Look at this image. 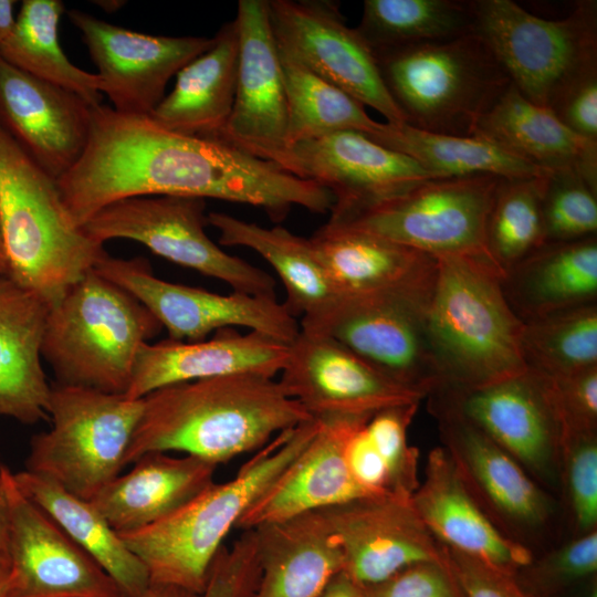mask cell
<instances>
[{
  "instance_id": "obj_1",
  "label": "cell",
  "mask_w": 597,
  "mask_h": 597,
  "mask_svg": "<svg viewBox=\"0 0 597 597\" xmlns=\"http://www.w3.org/2000/svg\"><path fill=\"white\" fill-rule=\"evenodd\" d=\"M56 181L80 227L113 202L143 196L240 202L263 209L273 221L283 220L295 206L324 213L333 205L328 190L274 163L103 104L92 109L82 155Z\"/></svg>"
},
{
  "instance_id": "obj_2",
  "label": "cell",
  "mask_w": 597,
  "mask_h": 597,
  "mask_svg": "<svg viewBox=\"0 0 597 597\" xmlns=\"http://www.w3.org/2000/svg\"><path fill=\"white\" fill-rule=\"evenodd\" d=\"M310 420L271 377L238 374L174 384L143 398L124 464L176 451L218 465Z\"/></svg>"
},
{
  "instance_id": "obj_3",
  "label": "cell",
  "mask_w": 597,
  "mask_h": 597,
  "mask_svg": "<svg viewBox=\"0 0 597 597\" xmlns=\"http://www.w3.org/2000/svg\"><path fill=\"white\" fill-rule=\"evenodd\" d=\"M436 259L426 321L441 388L469 391L524 373L523 323L504 297V273L483 258Z\"/></svg>"
},
{
  "instance_id": "obj_4",
  "label": "cell",
  "mask_w": 597,
  "mask_h": 597,
  "mask_svg": "<svg viewBox=\"0 0 597 597\" xmlns=\"http://www.w3.org/2000/svg\"><path fill=\"white\" fill-rule=\"evenodd\" d=\"M320 420L306 421L273 438L235 475L212 483L169 516L122 533L126 546L146 566L150 584L200 594L223 541L241 517L314 437Z\"/></svg>"
},
{
  "instance_id": "obj_5",
  "label": "cell",
  "mask_w": 597,
  "mask_h": 597,
  "mask_svg": "<svg viewBox=\"0 0 597 597\" xmlns=\"http://www.w3.org/2000/svg\"><path fill=\"white\" fill-rule=\"evenodd\" d=\"M0 227L8 274L49 307L107 254L74 222L56 179L1 124Z\"/></svg>"
},
{
  "instance_id": "obj_6",
  "label": "cell",
  "mask_w": 597,
  "mask_h": 597,
  "mask_svg": "<svg viewBox=\"0 0 597 597\" xmlns=\"http://www.w3.org/2000/svg\"><path fill=\"white\" fill-rule=\"evenodd\" d=\"M161 329L143 303L93 269L49 307L41 356L56 384L125 395L140 347Z\"/></svg>"
},
{
  "instance_id": "obj_7",
  "label": "cell",
  "mask_w": 597,
  "mask_h": 597,
  "mask_svg": "<svg viewBox=\"0 0 597 597\" xmlns=\"http://www.w3.org/2000/svg\"><path fill=\"white\" fill-rule=\"evenodd\" d=\"M373 54L405 124L426 132L471 136L511 83L474 31Z\"/></svg>"
},
{
  "instance_id": "obj_8",
  "label": "cell",
  "mask_w": 597,
  "mask_h": 597,
  "mask_svg": "<svg viewBox=\"0 0 597 597\" xmlns=\"http://www.w3.org/2000/svg\"><path fill=\"white\" fill-rule=\"evenodd\" d=\"M473 31L528 101L552 109L597 72V2L577 1L562 19H545L512 0H472Z\"/></svg>"
},
{
  "instance_id": "obj_9",
  "label": "cell",
  "mask_w": 597,
  "mask_h": 597,
  "mask_svg": "<svg viewBox=\"0 0 597 597\" xmlns=\"http://www.w3.org/2000/svg\"><path fill=\"white\" fill-rule=\"evenodd\" d=\"M143 398L54 383L50 430L34 434L25 469L91 501L121 474Z\"/></svg>"
},
{
  "instance_id": "obj_10",
  "label": "cell",
  "mask_w": 597,
  "mask_h": 597,
  "mask_svg": "<svg viewBox=\"0 0 597 597\" xmlns=\"http://www.w3.org/2000/svg\"><path fill=\"white\" fill-rule=\"evenodd\" d=\"M206 199L185 196H143L113 202L82 226L104 244L128 239L166 260L220 280L233 292L275 297L273 277L245 260L230 255L206 233Z\"/></svg>"
},
{
  "instance_id": "obj_11",
  "label": "cell",
  "mask_w": 597,
  "mask_h": 597,
  "mask_svg": "<svg viewBox=\"0 0 597 597\" xmlns=\"http://www.w3.org/2000/svg\"><path fill=\"white\" fill-rule=\"evenodd\" d=\"M502 179L494 175L429 178L339 224L434 258L468 255L494 262L485 247V229Z\"/></svg>"
},
{
  "instance_id": "obj_12",
  "label": "cell",
  "mask_w": 597,
  "mask_h": 597,
  "mask_svg": "<svg viewBox=\"0 0 597 597\" xmlns=\"http://www.w3.org/2000/svg\"><path fill=\"white\" fill-rule=\"evenodd\" d=\"M427 308L387 296L342 294L298 323L301 331L338 342L390 379L428 397L442 381Z\"/></svg>"
},
{
  "instance_id": "obj_13",
  "label": "cell",
  "mask_w": 597,
  "mask_h": 597,
  "mask_svg": "<svg viewBox=\"0 0 597 597\" xmlns=\"http://www.w3.org/2000/svg\"><path fill=\"white\" fill-rule=\"evenodd\" d=\"M428 397L442 447L470 494L505 535L528 546L527 537L548 530L555 519L553 496L467 419L447 390Z\"/></svg>"
},
{
  "instance_id": "obj_14",
  "label": "cell",
  "mask_w": 597,
  "mask_h": 597,
  "mask_svg": "<svg viewBox=\"0 0 597 597\" xmlns=\"http://www.w3.org/2000/svg\"><path fill=\"white\" fill-rule=\"evenodd\" d=\"M10 574L2 597H125L113 578L0 464Z\"/></svg>"
},
{
  "instance_id": "obj_15",
  "label": "cell",
  "mask_w": 597,
  "mask_h": 597,
  "mask_svg": "<svg viewBox=\"0 0 597 597\" xmlns=\"http://www.w3.org/2000/svg\"><path fill=\"white\" fill-rule=\"evenodd\" d=\"M94 270L143 303L174 341H203L212 332L240 326L290 344L300 333L298 320L275 297L222 295L170 283L155 276L140 256L121 259L107 253Z\"/></svg>"
},
{
  "instance_id": "obj_16",
  "label": "cell",
  "mask_w": 597,
  "mask_h": 597,
  "mask_svg": "<svg viewBox=\"0 0 597 597\" xmlns=\"http://www.w3.org/2000/svg\"><path fill=\"white\" fill-rule=\"evenodd\" d=\"M277 49L341 88L387 123L405 118L387 92L373 52L329 0H268Z\"/></svg>"
},
{
  "instance_id": "obj_17",
  "label": "cell",
  "mask_w": 597,
  "mask_h": 597,
  "mask_svg": "<svg viewBox=\"0 0 597 597\" xmlns=\"http://www.w3.org/2000/svg\"><path fill=\"white\" fill-rule=\"evenodd\" d=\"M237 88L231 114L214 137L293 174L287 102L268 0H240Z\"/></svg>"
},
{
  "instance_id": "obj_18",
  "label": "cell",
  "mask_w": 597,
  "mask_h": 597,
  "mask_svg": "<svg viewBox=\"0 0 597 597\" xmlns=\"http://www.w3.org/2000/svg\"><path fill=\"white\" fill-rule=\"evenodd\" d=\"M443 389L461 413L541 486H561L563 426L545 375L527 368L479 389Z\"/></svg>"
},
{
  "instance_id": "obj_19",
  "label": "cell",
  "mask_w": 597,
  "mask_h": 597,
  "mask_svg": "<svg viewBox=\"0 0 597 597\" xmlns=\"http://www.w3.org/2000/svg\"><path fill=\"white\" fill-rule=\"evenodd\" d=\"M316 420L371 416L426 396L390 379L338 342L300 329L277 379Z\"/></svg>"
},
{
  "instance_id": "obj_20",
  "label": "cell",
  "mask_w": 597,
  "mask_h": 597,
  "mask_svg": "<svg viewBox=\"0 0 597 597\" xmlns=\"http://www.w3.org/2000/svg\"><path fill=\"white\" fill-rule=\"evenodd\" d=\"M67 17L98 70L102 94L123 114L150 115L169 80L213 43V38L149 35L75 9Z\"/></svg>"
},
{
  "instance_id": "obj_21",
  "label": "cell",
  "mask_w": 597,
  "mask_h": 597,
  "mask_svg": "<svg viewBox=\"0 0 597 597\" xmlns=\"http://www.w3.org/2000/svg\"><path fill=\"white\" fill-rule=\"evenodd\" d=\"M293 175L331 192L328 222L346 223L412 185L437 176L367 135L344 130L292 148Z\"/></svg>"
},
{
  "instance_id": "obj_22",
  "label": "cell",
  "mask_w": 597,
  "mask_h": 597,
  "mask_svg": "<svg viewBox=\"0 0 597 597\" xmlns=\"http://www.w3.org/2000/svg\"><path fill=\"white\" fill-rule=\"evenodd\" d=\"M321 512L342 552L343 572L362 587L444 556L443 545L425 526L410 498H365Z\"/></svg>"
},
{
  "instance_id": "obj_23",
  "label": "cell",
  "mask_w": 597,
  "mask_h": 597,
  "mask_svg": "<svg viewBox=\"0 0 597 597\" xmlns=\"http://www.w3.org/2000/svg\"><path fill=\"white\" fill-rule=\"evenodd\" d=\"M308 240L337 295H379L429 305L434 256L328 221Z\"/></svg>"
},
{
  "instance_id": "obj_24",
  "label": "cell",
  "mask_w": 597,
  "mask_h": 597,
  "mask_svg": "<svg viewBox=\"0 0 597 597\" xmlns=\"http://www.w3.org/2000/svg\"><path fill=\"white\" fill-rule=\"evenodd\" d=\"M93 107L0 55V124L53 178L64 175L82 155Z\"/></svg>"
},
{
  "instance_id": "obj_25",
  "label": "cell",
  "mask_w": 597,
  "mask_h": 597,
  "mask_svg": "<svg viewBox=\"0 0 597 597\" xmlns=\"http://www.w3.org/2000/svg\"><path fill=\"white\" fill-rule=\"evenodd\" d=\"M371 416L320 420L311 441L249 507L237 528H255L349 501L375 498L355 482L345 459L350 433Z\"/></svg>"
},
{
  "instance_id": "obj_26",
  "label": "cell",
  "mask_w": 597,
  "mask_h": 597,
  "mask_svg": "<svg viewBox=\"0 0 597 597\" xmlns=\"http://www.w3.org/2000/svg\"><path fill=\"white\" fill-rule=\"evenodd\" d=\"M289 356V344L259 332L221 328L198 342L165 339L144 344L125 396L140 399L165 386L199 379L253 374L274 378Z\"/></svg>"
},
{
  "instance_id": "obj_27",
  "label": "cell",
  "mask_w": 597,
  "mask_h": 597,
  "mask_svg": "<svg viewBox=\"0 0 597 597\" xmlns=\"http://www.w3.org/2000/svg\"><path fill=\"white\" fill-rule=\"evenodd\" d=\"M410 501L432 536L448 547L514 573L534 558L528 546L505 535L476 503L443 447L428 453Z\"/></svg>"
},
{
  "instance_id": "obj_28",
  "label": "cell",
  "mask_w": 597,
  "mask_h": 597,
  "mask_svg": "<svg viewBox=\"0 0 597 597\" xmlns=\"http://www.w3.org/2000/svg\"><path fill=\"white\" fill-rule=\"evenodd\" d=\"M49 306L0 271V418L23 425L48 420L51 385L41 342Z\"/></svg>"
},
{
  "instance_id": "obj_29",
  "label": "cell",
  "mask_w": 597,
  "mask_h": 597,
  "mask_svg": "<svg viewBox=\"0 0 597 597\" xmlns=\"http://www.w3.org/2000/svg\"><path fill=\"white\" fill-rule=\"evenodd\" d=\"M92 500L118 534L149 526L178 511L213 481L216 464L192 455L149 452Z\"/></svg>"
},
{
  "instance_id": "obj_30",
  "label": "cell",
  "mask_w": 597,
  "mask_h": 597,
  "mask_svg": "<svg viewBox=\"0 0 597 597\" xmlns=\"http://www.w3.org/2000/svg\"><path fill=\"white\" fill-rule=\"evenodd\" d=\"M472 135L543 170L575 171L597 190V142L575 134L549 108L528 101L512 83L478 119Z\"/></svg>"
},
{
  "instance_id": "obj_31",
  "label": "cell",
  "mask_w": 597,
  "mask_h": 597,
  "mask_svg": "<svg viewBox=\"0 0 597 597\" xmlns=\"http://www.w3.org/2000/svg\"><path fill=\"white\" fill-rule=\"evenodd\" d=\"M253 530L260 565L253 597H320L343 572L342 552L321 511Z\"/></svg>"
},
{
  "instance_id": "obj_32",
  "label": "cell",
  "mask_w": 597,
  "mask_h": 597,
  "mask_svg": "<svg viewBox=\"0 0 597 597\" xmlns=\"http://www.w3.org/2000/svg\"><path fill=\"white\" fill-rule=\"evenodd\" d=\"M505 300L522 323L597 302V235L545 242L501 279Z\"/></svg>"
},
{
  "instance_id": "obj_33",
  "label": "cell",
  "mask_w": 597,
  "mask_h": 597,
  "mask_svg": "<svg viewBox=\"0 0 597 597\" xmlns=\"http://www.w3.org/2000/svg\"><path fill=\"white\" fill-rule=\"evenodd\" d=\"M238 64L239 35L233 20L218 30L207 51L176 74L174 90L148 116L168 130L214 138L233 107Z\"/></svg>"
},
{
  "instance_id": "obj_34",
  "label": "cell",
  "mask_w": 597,
  "mask_h": 597,
  "mask_svg": "<svg viewBox=\"0 0 597 597\" xmlns=\"http://www.w3.org/2000/svg\"><path fill=\"white\" fill-rule=\"evenodd\" d=\"M14 479L19 488L113 578L125 597H140L147 590L150 578L146 566L91 501L27 470L14 473Z\"/></svg>"
},
{
  "instance_id": "obj_35",
  "label": "cell",
  "mask_w": 597,
  "mask_h": 597,
  "mask_svg": "<svg viewBox=\"0 0 597 597\" xmlns=\"http://www.w3.org/2000/svg\"><path fill=\"white\" fill-rule=\"evenodd\" d=\"M207 222L219 231L220 244L249 248L274 269L285 289L283 303L295 318L318 311L337 295L308 239L223 212L208 213Z\"/></svg>"
},
{
  "instance_id": "obj_36",
  "label": "cell",
  "mask_w": 597,
  "mask_h": 597,
  "mask_svg": "<svg viewBox=\"0 0 597 597\" xmlns=\"http://www.w3.org/2000/svg\"><path fill=\"white\" fill-rule=\"evenodd\" d=\"M368 137L407 155L437 177L494 175L514 179L549 172L475 135L453 136L421 130L407 124L381 123L379 130Z\"/></svg>"
},
{
  "instance_id": "obj_37",
  "label": "cell",
  "mask_w": 597,
  "mask_h": 597,
  "mask_svg": "<svg viewBox=\"0 0 597 597\" xmlns=\"http://www.w3.org/2000/svg\"><path fill=\"white\" fill-rule=\"evenodd\" d=\"M63 12L60 0H24L11 34L0 45V55L13 66L97 106L103 100L101 77L74 65L60 45Z\"/></svg>"
},
{
  "instance_id": "obj_38",
  "label": "cell",
  "mask_w": 597,
  "mask_h": 597,
  "mask_svg": "<svg viewBox=\"0 0 597 597\" xmlns=\"http://www.w3.org/2000/svg\"><path fill=\"white\" fill-rule=\"evenodd\" d=\"M472 0H365L355 31L373 53L473 32Z\"/></svg>"
},
{
  "instance_id": "obj_39",
  "label": "cell",
  "mask_w": 597,
  "mask_h": 597,
  "mask_svg": "<svg viewBox=\"0 0 597 597\" xmlns=\"http://www.w3.org/2000/svg\"><path fill=\"white\" fill-rule=\"evenodd\" d=\"M279 54L291 150L300 143L337 132L354 130L371 136L379 130L381 123L374 121L362 103L280 51Z\"/></svg>"
},
{
  "instance_id": "obj_40",
  "label": "cell",
  "mask_w": 597,
  "mask_h": 597,
  "mask_svg": "<svg viewBox=\"0 0 597 597\" xmlns=\"http://www.w3.org/2000/svg\"><path fill=\"white\" fill-rule=\"evenodd\" d=\"M527 368L545 376L567 375L597 365V302L523 323Z\"/></svg>"
},
{
  "instance_id": "obj_41",
  "label": "cell",
  "mask_w": 597,
  "mask_h": 597,
  "mask_svg": "<svg viewBox=\"0 0 597 597\" xmlns=\"http://www.w3.org/2000/svg\"><path fill=\"white\" fill-rule=\"evenodd\" d=\"M547 174L503 178L499 185L488 217L485 247L503 273L546 242L542 196Z\"/></svg>"
},
{
  "instance_id": "obj_42",
  "label": "cell",
  "mask_w": 597,
  "mask_h": 597,
  "mask_svg": "<svg viewBox=\"0 0 597 597\" xmlns=\"http://www.w3.org/2000/svg\"><path fill=\"white\" fill-rule=\"evenodd\" d=\"M546 242L597 235V190L572 170L549 171L542 196Z\"/></svg>"
},
{
  "instance_id": "obj_43",
  "label": "cell",
  "mask_w": 597,
  "mask_h": 597,
  "mask_svg": "<svg viewBox=\"0 0 597 597\" xmlns=\"http://www.w3.org/2000/svg\"><path fill=\"white\" fill-rule=\"evenodd\" d=\"M420 402L383 409L365 423L366 432L383 459L394 495L411 498L419 485V451L408 442V428Z\"/></svg>"
},
{
  "instance_id": "obj_44",
  "label": "cell",
  "mask_w": 597,
  "mask_h": 597,
  "mask_svg": "<svg viewBox=\"0 0 597 597\" xmlns=\"http://www.w3.org/2000/svg\"><path fill=\"white\" fill-rule=\"evenodd\" d=\"M561 486L565 489L574 535L597 530V431L563 434Z\"/></svg>"
},
{
  "instance_id": "obj_45",
  "label": "cell",
  "mask_w": 597,
  "mask_h": 597,
  "mask_svg": "<svg viewBox=\"0 0 597 597\" xmlns=\"http://www.w3.org/2000/svg\"><path fill=\"white\" fill-rule=\"evenodd\" d=\"M597 530L574 536L562 546L517 572L520 582L541 597L555 596L569 586L595 576Z\"/></svg>"
},
{
  "instance_id": "obj_46",
  "label": "cell",
  "mask_w": 597,
  "mask_h": 597,
  "mask_svg": "<svg viewBox=\"0 0 597 597\" xmlns=\"http://www.w3.org/2000/svg\"><path fill=\"white\" fill-rule=\"evenodd\" d=\"M260 579L256 534L244 530L214 557L199 597H253Z\"/></svg>"
},
{
  "instance_id": "obj_47",
  "label": "cell",
  "mask_w": 597,
  "mask_h": 597,
  "mask_svg": "<svg viewBox=\"0 0 597 597\" xmlns=\"http://www.w3.org/2000/svg\"><path fill=\"white\" fill-rule=\"evenodd\" d=\"M362 589L363 597H467L446 552L441 559L409 565Z\"/></svg>"
},
{
  "instance_id": "obj_48",
  "label": "cell",
  "mask_w": 597,
  "mask_h": 597,
  "mask_svg": "<svg viewBox=\"0 0 597 597\" xmlns=\"http://www.w3.org/2000/svg\"><path fill=\"white\" fill-rule=\"evenodd\" d=\"M546 377L563 434L597 431V365L563 376Z\"/></svg>"
},
{
  "instance_id": "obj_49",
  "label": "cell",
  "mask_w": 597,
  "mask_h": 597,
  "mask_svg": "<svg viewBox=\"0 0 597 597\" xmlns=\"http://www.w3.org/2000/svg\"><path fill=\"white\" fill-rule=\"evenodd\" d=\"M443 547L467 597H541L520 582L517 573L499 568L446 545Z\"/></svg>"
},
{
  "instance_id": "obj_50",
  "label": "cell",
  "mask_w": 597,
  "mask_h": 597,
  "mask_svg": "<svg viewBox=\"0 0 597 597\" xmlns=\"http://www.w3.org/2000/svg\"><path fill=\"white\" fill-rule=\"evenodd\" d=\"M367 420L354 429L346 442V463L355 482L369 496L388 495L391 493L387 469L366 432Z\"/></svg>"
},
{
  "instance_id": "obj_51",
  "label": "cell",
  "mask_w": 597,
  "mask_h": 597,
  "mask_svg": "<svg viewBox=\"0 0 597 597\" xmlns=\"http://www.w3.org/2000/svg\"><path fill=\"white\" fill-rule=\"evenodd\" d=\"M551 111L575 134L597 142V72L573 86Z\"/></svg>"
},
{
  "instance_id": "obj_52",
  "label": "cell",
  "mask_w": 597,
  "mask_h": 597,
  "mask_svg": "<svg viewBox=\"0 0 597 597\" xmlns=\"http://www.w3.org/2000/svg\"><path fill=\"white\" fill-rule=\"evenodd\" d=\"M320 597H363V589L344 572L337 574Z\"/></svg>"
},
{
  "instance_id": "obj_53",
  "label": "cell",
  "mask_w": 597,
  "mask_h": 597,
  "mask_svg": "<svg viewBox=\"0 0 597 597\" xmlns=\"http://www.w3.org/2000/svg\"><path fill=\"white\" fill-rule=\"evenodd\" d=\"M9 574L8 527L3 507L0 502V580H7Z\"/></svg>"
},
{
  "instance_id": "obj_54",
  "label": "cell",
  "mask_w": 597,
  "mask_h": 597,
  "mask_svg": "<svg viewBox=\"0 0 597 597\" xmlns=\"http://www.w3.org/2000/svg\"><path fill=\"white\" fill-rule=\"evenodd\" d=\"M14 4L12 0H0V45L9 38L15 24Z\"/></svg>"
},
{
  "instance_id": "obj_55",
  "label": "cell",
  "mask_w": 597,
  "mask_h": 597,
  "mask_svg": "<svg viewBox=\"0 0 597 597\" xmlns=\"http://www.w3.org/2000/svg\"><path fill=\"white\" fill-rule=\"evenodd\" d=\"M140 597H199V595L176 586L150 584Z\"/></svg>"
},
{
  "instance_id": "obj_56",
  "label": "cell",
  "mask_w": 597,
  "mask_h": 597,
  "mask_svg": "<svg viewBox=\"0 0 597 597\" xmlns=\"http://www.w3.org/2000/svg\"><path fill=\"white\" fill-rule=\"evenodd\" d=\"M0 271L8 274V263H7V255L1 233V227H0Z\"/></svg>"
},
{
  "instance_id": "obj_57",
  "label": "cell",
  "mask_w": 597,
  "mask_h": 597,
  "mask_svg": "<svg viewBox=\"0 0 597 597\" xmlns=\"http://www.w3.org/2000/svg\"><path fill=\"white\" fill-rule=\"evenodd\" d=\"M586 597H597V586L596 582H594V585L590 587L588 594Z\"/></svg>"
},
{
  "instance_id": "obj_58",
  "label": "cell",
  "mask_w": 597,
  "mask_h": 597,
  "mask_svg": "<svg viewBox=\"0 0 597 597\" xmlns=\"http://www.w3.org/2000/svg\"><path fill=\"white\" fill-rule=\"evenodd\" d=\"M7 580H0V596L2 595V593H3L4 588H6Z\"/></svg>"
},
{
  "instance_id": "obj_59",
  "label": "cell",
  "mask_w": 597,
  "mask_h": 597,
  "mask_svg": "<svg viewBox=\"0 0 597 597\" xmlns=\"http://www.w3.org/2000/svg\"><path fill=\"white\" fill-rule=\"evenodd\" d=\"M0 597H2V596H0Z\"/></svg>"
}]
</instances>
